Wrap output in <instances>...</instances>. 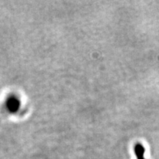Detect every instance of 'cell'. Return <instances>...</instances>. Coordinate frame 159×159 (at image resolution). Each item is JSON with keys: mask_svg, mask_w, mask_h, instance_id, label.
<instances>
[{"mask_svg": "<svg viewBox=\"0 0 159 159\" xmlns=\"http://www.w3.org/2000/svg\"><path fill=\"white\" fill-rule=\"evenodd\" d=\"M134 150L137 159H145L144 158L145 149L142 144H140V143H137V144H135Z\"/></svg>", "mask_w": 159, "mask_h": 159, "instance_id": "1", "label": "cell"}]
</instances>
